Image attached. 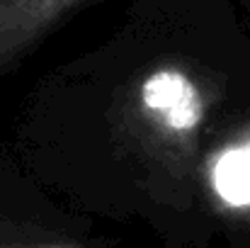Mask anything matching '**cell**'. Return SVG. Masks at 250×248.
Returning a JSON list of instances; mask_svg holds the SVG:
<instances>
[{
    "label": "cell",
    "mask_w": 250,
    "mask_h": 248,
    "mask_svg": "<svg viewBox=\"0 0 250 248\" xmlns=\"http://www.w3.org/2000/svg\"><path fill=\"white\" fill-rule=\"evenodd\" d=\"M141 100L161 122L175 132H189L202 119V100L185 73L158 71L141 88Z\"/></svg>",
    "instance_id": "obj_1"
},
{
    "label": "cell",
    "mask_w": 250,
    "mask_h": 248,
    "mask_svg": "<svg viewBox=\"0 0 250 248\" xmlns=\"http://www.w3.org/2000/svg\"><path fill=\"white\" fill-rule=\"evenodd\" d=\"M216 185L231 200H250V151L224 156L216 170Z\"/></svg>",
    "instance_id": "obj_2"
},
{
    "label": "cell",
    "mask_w": 250,
    "mask_h": 248,
    "mask_svg": "<svg viewBox=\"0 0 250 248\" xmlns=\"http://www.w3.org/2000/svg\"><path fill=\"white\" fill-rule=\"evenodd\" d=\"M12 248H78L68 244H32V246H12Z\"/></svg>",
    "instance_id": "obj_3"
}]
</instances>
